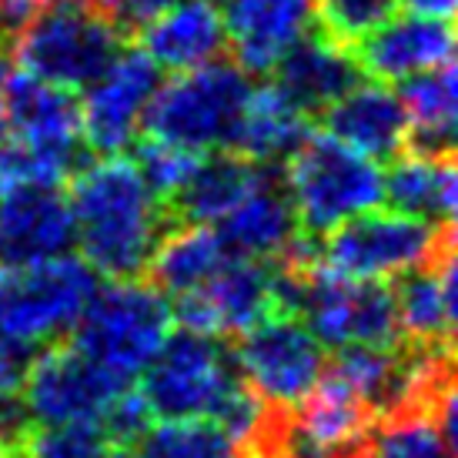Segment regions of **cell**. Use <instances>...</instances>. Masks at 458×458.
Listing matches in <instances>:
<instances>
[{
    "mask_svg": "<svg viewBox=\"0 0 458 458\" xmlns=\"http://www.w3.org/2000/svg\"><path fill=\"white\" fill-rule=\"evenodd\" d=\"M71 217L81 258L111 281L138 278L165 234L167 208L144 184L134 161L111 154L71 174Z\"/></svg>",
    "mask_w": 458,
    "mask_h": 458,
    "instance_id": "cell-1",
    "label": "cell"
},
{
    "mask_svg": "<svg viewBox=\"0 0 458 458\" xmlns=\"http://www.w3.org/2000/svg\"><path fill=\"white\" fill-rule=\"evenodd\" d=\"M124 47V30L94 0H51L13 30L21 71L61 90H84Z\"/></svg>",
    "mask_w": 458,
    "mask_h": 458,
    "instance_id": "cell-2",
    "label": "cell"
},
{
    "mask_svg": "<svg viewBox=\"0 0 458 458\" xmlns=\"http://www.w3.org/2000/svg\"><path fill=\"white\" fill-rule=\"evenodd\" d=\"M251 90V74H244L225 57L178 71L154 90L144 114V131L148 138L178 144L194 154L228 151Z\"/></svg>",
    "mask_w": 458,
    "mask_h": 458,
    "instance_id": "cell-3",
    "label": "cell"
},
{
    "mask_svg": "<svg viewBox=\"0 0 458 458\" xmlns=\"http://www.w3.org/2000/svg\"><path fill=\"white\" fill-rule=\"evenodd\" d=\"M278 174L298 228L308 238H321L342 221L385 201V171L378 161L344 148L325 131H311L305 144L278 167Z\"/></svg>",
    "mask_w": 458,
    "mask_h": 458,
    "instance_id": "cell-4",
    "label": "cell"
},
{
    "mask_svg": "<svg viewBox=\"0 0 458 458\" xmlns=\"http://www.w3.org/2000/svg\"><path fill=\"white\" fill-rule=\"evenodd\" d=\"M174 331V315L167 298L151 281L121 278L98 284V292L74 325V348L90 361L134 382L154 361Z\"/></svg>",
    "mask_w": 458,
    "mask_h": 458,
    "instance_id": "cell-5",
    "label": "cell"
},
{
    "mask_svg": "<svg viewBox=\"0 0 458 458\" xmlns=\"http://www.w3.org/2000/svg\"><path fill=\"white\" fill-rule=\"evenodd\" d=\"M144 394L154 419H211L221 421L248 382L225 344L198 331H171L165 348L140 371Z\"/></svg>",
    "mask_w": 458,
    "mask_h": 458,
    "instance_id": "cell-6",
    "label": "cell"
},
{
    "mask_svg": "<svg viewBox=\"0 0 458 458\" xmlns=\"http://www.w3.org/2000/svg\"><path fill=\"white\" fill-rule=\"evenodd\" d=\"M294 275L292 315L305 321L308 331L328 348L375 344L392 348L402 342L394 315L392 288L382 281H361L335 275L315 258L288 261Z\"/></svg>",
    "mask_w": 458,
    "mask_h": 458,
    "instance_id": "cell-7",
    "label": "cell"
},
{
    "mask_svg": "<svg viewBox=\"0 0 458 458\" xmlns=\"http://www.w3.org/2000/svg\"><path fill=\"white\" fill-rule=\"evenodd\" d=\"M455 248L452 225H432L405 211H361L321 234L318 261L335 275L361 281L398 278Z\"/></svg>",
    "mask_w": 458,
    "mask_h": 458,
    "instance_id": "cell-8",
    "label": "cell"
},
{
    "mask_svg": "<svg viewBox=\"0 0 458 458\" xmlns=\"http://www.w3.org/2000/svg\"><path fill=\"white\" fill-rule=\"evenodd\" d=\"M98 271L74 255L38 265L0 267V331L34 344L57 342L74 331L98 292Z\"/></svg>",
    "mask_w": 458,
    "mask_h": 458,
    "instance_id": "cell-9",
    "label": "cell"
},
{
    "mask_svg": "<svg viewBox=\"0 0 458 458\" xmlns=\"http://www.w3.org/2000/svg\"><path fill=\"white\" fill-rule=\"evenodd\" d=\"M231 355L248 388L281 411H292L325 375V344L288 311H271L242 331Z\"/></svg>",
    "mask_w": 458,
    "mask_h": 458,
    "instance_id": "cell-10",
    "label": "cell"
},
{
    "mask_svg": "<svg viewBox=\"0 0 458 458\" xmlns=\"http://www.w3.org/2000/svg\"><path fill=\"white\" fill-rule=\"evenodd\" d=\"M157 84L161 71L151 57L140 47H121L114 61L84 88V98L77 104L84 148L101 157L134 148Z\"/></svg>",
    "mask_w": 458,
    "mask_h": 458,
    "instance_id": "cell-11",
    "label": "cell"
},
{
    "mask_svg": "<svg viewBox=\"0 0 458 458\" xmlns=\"http://www.w3.org/2000/svg\"><path fill=\"white\" fill-rule=\"evenodd\" d=\"M124 388L128 382L90 361L81 348L51 344L30 361L21 385V402L40 425H98Z\"/></svg>",
    "mask_w": 458,
    "mask_h": 458,
    "instance_id": "cell-12",
    "label": "cell"
},
{
    "mask_svg": "<svg viewBox=\"0 0 458 458\" xmlns=\"http://www.w3.org/2000/svg\"><path fill=\"white\" fill-rule=\"evenodd\" d=\"M278 311L275 294V261L231 255L221 271L201 288L174 298L171 315L181 328L211 335V338H238L255 321Z\"/></svg>",
    "mask_w": 458,
    "mask_h": 458,
    "instance_id": "cell-13",
    "label": "cell"
},
{
    "mask_svg": "<svg viewBox=\"0 0 458 458\" xmlns=\"http://www.w3.org/2000/svg\"><path fill=\"white\" fill-rule=\"evenodd\" d=\"M0 131L21 140L27 151L38 154L61 181H67L81 167L84 140H81V117L71 90L44 84L30 74L13 71L7 107L0 117Z\"/></svg>",
    "mask_w": 458,
    "mask_h": 458,
    "instance_id": "cell-14",
    "label": "cell"
},
{
    "mask_svg": "<svg viewBox=\"0 0 458 458\" xmlns=\"http://www.w3.org/2000/svg\"><path fill=\"white\" fill-rule=\"evenodd\" d=\"M225 38L244 74H271L315 27V0H221Z\"/></svg>",
    "mask_w": 458,
    "mask_h": 458,
    "instance_id": "cell-15",
    "label": "cell"
},
{
    "mask_svg": "<svg viewBox=\"0 0 458 458\" xmlns=\"http://www.w3.org/2000/svg\"><path fill=\"white\" fill-rule=\"evenodd\" d=\"M455 34L452 21L425 17V13H402L388 17L371 34L355 44V61L361 74L382 84H402L408 77L452 64Z\"/></svg>",
    "mask_w": 458,
    "mask_h": 458,
    "instance_id": "cell-16",
    "label": "cell"
},
{
    "mask_svg": "<svg viewBox=\"0 0 458 458\" xmlns=\"http://www.w3.org/2000/svg\"><path fill=\"white\" fill-rule=\"evenodd\" d=\"M74 217L61 188L24 184L0 194V265L24 267L67 255Z\"/></svg>",
    "mask_w": 458,
    "mask_h": 458,
    "instance_id": "cell-17",
    "label": "cell"
},
{
    "mask_svg": "<svg viewBox=\"0 0 458 458\" xmlns=\"http://www.w3.org/2000/svg\"><path fill=\"white\" fill-rule=\"evenodd\" d=\"M321 114L325 134L371 161H392L408 148V121L392 84L358 81Z\"/></svg>",
    "mask_w": 458,
    "mask_h": 458,
    "instance_id": "cell-18",
    "label": "cell"
},
{
    "mask_svg": "<svg viewBox=\"0 0 458 458\" xmlns=\"http://www.w3.org/2000/svg\"><path fill=\"white\" fill-rule=\"evenodd\" d=\"M217 234L238 258L281 261L292 255L305 231L298 228L294 208L281 188L278 167H267L265 178L217 221Z\"/></svg>",
    "mask_w": 458,
    "mask_h": 458,
    "instance_id": "cell-19",
    "label": "cell"
},
{
    "mask_svg": "<svg viewBox=\"0 0 458 458\" xmlns=\"http://www.w3.org/2000/svg\"><path fill=\"white\" fill-rule=\"evenodd\" d=\"M140 51L157 71H191L228 51L225 17L217 0H178L140 27Z\"/></svg>",
    "mask_w": 458,
    "mask_h": 458,
    "instance_id": "cell-20",
    "label": "cell"
},
{
    "mask_svg": "<svg viewBox=\"0 0 458 458\" xmlns=\"http://www.w3.org/2000/svg\"><path fill=\"white\" fill-rule=\"evenodd\" d=\"M398 335L411 348H452L455 331V248L398 275L392 288Z\"/></svg>",
    "mask_w": 458,
    "mask_h": 458,
    "instance_id": "cell-21",
    "label": "cell"
},
{
    "mask_svg": "<svg viewBox=\"0 0 458 458\" xmlns=\"http://www.w3.org/2000/svg\"><path fill=\"white\" fill-rule=\"evenodd\" d=\"M271 74H275V88L311 117L321 114L331 101H338L352 84H358L361 67L352 47L311 30L281 57Z\"/></svg>",
    "mask_w": 458,
    "mask_h": 458,
    "instance_id": "cell-22",
    "label": "cell"
},
{
    "mask_svg": "<svg viewBox=\"0 0 458 458\" xmlns=\"http://www.w3.org/2000/svg\"><path fill=\"white\" fill-rule=\"evenodd\" d=\"M265 174V165H255L238 151H208L171 198L167 215L188 225H217Z\"/></svg>",
    "mask_w": 458,
    "mask_h": 458,
    "instance_id": "cell-23",
    "label": "cell"
},
{
    "mask_svg": "<svg viewBox=\"0 0 458 458\" xmlns=\"http://www.w3.org/2000/svg\"><path fill=\"white\" fill-rule=\"evenodd\" d=\"M311 134V117L292 104L275 84L255 88L248 98L228 151L265 167H281Z\"/></svg>",
    "mask_w": 458,
    "mask_h": 458,
    "instance_id": "cell-24",
    "label": "cell"
},
{
    "mask_svg": "<svg viewBox=\"0 0 458 458\" xmlns=\"http://www.w3.org/2000/svg\"><path fill=\"white\" fill-rule=\"evenodd\" d=\"M231 258L225 238L211 225H188L181 221L174 231H165L148 258V278L161 294H188L201 288L221 271Z\"/></svg>",
    "mask_w": 458,
    "mask_h": 458,
    "instance_id": "cell-25",
    "label": "cell"
},
{
    "mask_svg": "<svg viewBox=\"0 0 458 458\" xmlns=\"http://www.w3.org/2000/svg\"><path fill=\"white\" fill-rule=\"evenodd\" d=\"M385 178V201L394 211L425 217L432 225H452L455 217V161L452 154L402 151L392 157Z\"/></svg>",
    "mask_w": 458,
    "mask_h": 458,
    "instance_id": "cell-26",
    "label": "cell"
},
{
    "mask_svg": "<svg viewBox=\"0 0 458 458\" xmlns=\"http://www.w3.org/2000/svg\"><path fill=\"white\" fill-rule=\"evenodd\" d=\"M398 101L408 121V148L421 154H452L458 128L455 67H435L402 81Z\"/></svg>",
    "mask_w": 458,
    "mask_h": 458,
    "instance_id": "cell-27",
    "label": "cell"
},
{
    "mask_svg": "<svg viewBox=\"0 0 458 458\" xmlns=\"http://www.w3.org/2000/svg\"><path fill=\"white\" fill-rule=\"evenodd\" d=\"M355 458H455V445L425 408L405 405L371 421Z\"/></svg>",
    "mask_w": 458,
    "mask_h": 458,
    "instance_id": "cell-28",
    "label": "cell"
},
{
    "mask_svg": "<svg viewBox=\"0 0 458 458\" xmlns=\"http://www.w3.org/2000/svg\"><path fill=\"white\" fill-rule=\"evenodd\" d=\"M138 458H242L231 435L211 419H165L134 445Z\"/></svg>",
    "mask_w": 458,
    "mask_h": 458,
    "instance_id": "cell-29",
    "label": "cell"
},
{
    "mask_svg": "<svg viewBox=\"0 0 458 458\" xmlns=\"http://www.w3.org/2000/svg\"><path fill=\"white\" fill-rule=\"evenodd\" d=\"M13 458H117L98 425H40L30 428Z\"/></svg>",
    "mask_w": 458,
    "mask_h": 458,
    "instance_id": "cell-30",
    "label": "cell"
},
{
    "mask_svg": "<svg viewBox=\"0 0 458 458\" xmlns=\"http://www.w3.org/2000/svg\"><path fill=\"white\" fill-rule=\"evenodd\" d=\"M394 7L398 0H315V24H321V34H328L331 40L352 47L385 24Z\"/></svg>",
    "mask_w": 458,
    "mask_h": 458,
    "instance_id": "cell-31",
    "label": "cell"
},
{
    "mask_svg": "<svg viewBox=\"0 0 458 458\" xmlns=\"http://www.w3.org/2000/svg\"><path fill=\"white\" fill-rule=\"evenodd\" d=\"M198 157H201V154L184 151V148H178V144H167V140L148 138L138 148L134 165H138L144 184L154 191V198L167 208V204H171V198L181 191V184L188 181L191 167L198 165Z\"/></svg>",
    "mask_w": 458,
    "mask_h": 458,
    "instance_id": "cell-32",
    "label": "cell"
},
{
    "mask_svg": "<svg viewBox=\"0 0 458 458\" xmlns=\"http://www.w3.org/2000/svg\"><path fill=\"white\" fill-rule=\"evenodd\" d=\"M154 411L148 408L144 394L138 388H124L117 394L111 408L104 411V419L98 421V428L107 435V442L117 448V452H128L140 442V435L151 428Z\"/></svg>",
    "mask_w": 458,
    "mask_h": 458,
    "instance_id": "cell-33",
    "label": "cell"
},
{
    "mask_svg": "<svg viewBox=\"0 0 458 458\" xmlns=\"http://www.w3.org/2000/svg\"><path fill=\"white\" fill-rule=\"evenodd\" d=\"M34 361V344L0 331V394H17L24 385V375Z\"/></svg>",
    "mask_w": 458,
    "mask_h": 458,
    "instance_id": "cell-34",
    "label": "cell"
},
{
    "mask_svg": "<svg viewBox=\"0 0 458 458\" xmlns=\"http://www.w3.org/2000/svg\"><path fill=\"white\" fill-rule=\"evenodd\" d=\"M121 30H140V27L154 21L161 11H167L178 0H94Z\"/></svg>",
    "mask_w": 458,
    "mask_h": 458,
    "instance_id": "cell-35",
    "label": "cell"
},
{
    "mask_svg": "<svg viewBox=\"0 0 458 458\" xmlns=\"http://www.w3.org/2000/svg\"><path fill=\"white\" fill-rule=\"evenodd\" d=\"M44 4H51V0H4V24H7V30H17Z\"/></svg>",
    "mask_w": 458,
    "mask_h": 458,
    "instance_id": "cell-36",
    "label": "cell"
},
{
    "mask_svg": "<svg viewBox=\"0 0 458 458\" xmlns=\"http://www.w3.org/2000/svg\"><path fill=\"white\" fill-rule=\"evenodd\" d=\"M408 13H425V17H442L452 21L455 13V0H398Z\"/></svg>",
    "mask_w": 458,
    "mask_h": 458,
    "instance_id": "cell-37",
    "label": "cell"
},
{
    "mask_svg": "<svg viewBox=\"0 0 458 458\" xmlns=\"http://www.w3.org/2000/svg\"><path fill=\"white\" fill-rule=\"evenodd\" d=\"M11 81H13V57H11V51L0 44V117H4V107H7Z\"/></svg>",
    "mask_w": 458,
    "mask_h": 458,
    "instance_id": "cell-38",
    "label": "cell"
},
{
    "mask_svg": "<svg viewBox=\"0 0 458 458\" xmlns=\"http://www.w3.org/2000/svg\"><path fill=\"white\" fill-rule=\"evenodd\" d=\"M4 30H7V24H4V0H0V38H4Z\"/></svg>",
    "mask_w": 458,
    "mask_h": 458,
    "instance_id": "cell-39",
    "label": "cell"
},
{
    "mask_svg": "<svg viewBox=\"0 0 458 458\" xmlns=\"http://www.w3.org/2000/svg\"><path fill=\"white\" fill-rule=\"evenodd\" d=\"M0 458H13V455H4V452H0Z\"/></svg>",
    "mask_w": 458,
    "mask_h": 458,
    "instance_id": "cell-40",
    "label": "cell"
},
{
    "mask_svg": "<svg viewBox=\"0 0 458 458\" xmlns=\"http://www.w3.org/2000/svg\"><path fill=\"white\" fill-rule=\"evenodd\" d=\"M121 458H131V455H121ZM134 458H138V455H134Z\"/></svg>",
    "mask_w": 458,
    "mask_h": 458,
    "instance_id": "cell-41",
    "label": "cell"
}]
</instances>
